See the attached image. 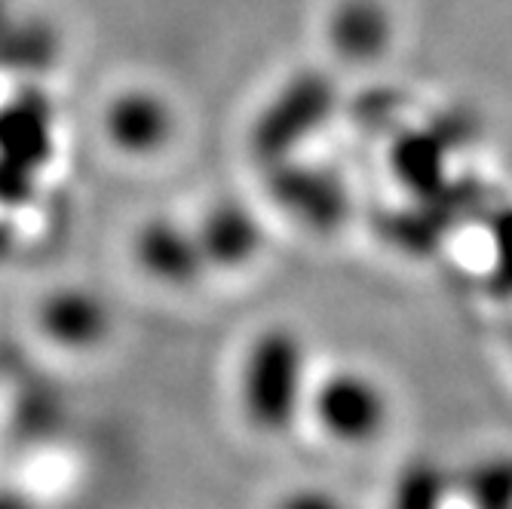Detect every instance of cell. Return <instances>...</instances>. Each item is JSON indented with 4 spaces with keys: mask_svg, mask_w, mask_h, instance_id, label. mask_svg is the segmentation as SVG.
<instances>
[{
    "mask_svg": "<svg viewBox=\"0 0 512 509\" xmlns=\"http://www.w3.org/2000/svg\"><path fill=\"white\" fill-rule=\"evenodd\" d=\"M7 25V0H0V28Z\"/></svg>",
    "mask_w": 512,
    "mask_h": 509,
    "instance_id": "4",
    "label": "cell"
},
{
    "mask_svg": "<svg viewBox=\"0 0 512 509\" xmlns=\"http://www.w3.org/2000/svg\"><path fill=\"white\" fill-rule=\"evenodd\" d=\"M166 111L154 96L145 92H126L108 111V129L114 142L135 151V148H151L157 138L166 132Z\"/></svg>",
    "mask_w": 512,
    "mask_h": 509,
    "instance_id": "1",
    "label": "cell"
},
{
    "mask_svg": "<svg viewBox=\"0 0 512 509\" xmlns=\"http://www.w3.org/2000/svg\"><path fill=\"white\" fill-rule=\"evenodd\" d=\"M99 322L102 313L96 304H89L83 298H71V301H53L50 310H46V329H50L56 338H65L71 344H83V341H96L99 335Z\"/></svg>",
    "mask_w": 512,
    "mask_h": 509,
    "instance_id": "2",
    "label": "cell"
},
{
    "mask_svg": "<svg viewBox=\"0 0 512 509\" xmlns=\"http://www.w3.org/2000/svg\"><path fill=\"white\" fill-rule=\"evenodd\" d=\"M338 37L341 43H347V50H353V46L371 50V43H378L384 37V19L368 4H350L338 19Z\"/></svg>",
    "mask_w": 512,
    "mask_h": 509,
    "instance_id": "3",
    "label": "cell"
}]
</instances>
